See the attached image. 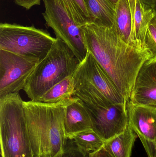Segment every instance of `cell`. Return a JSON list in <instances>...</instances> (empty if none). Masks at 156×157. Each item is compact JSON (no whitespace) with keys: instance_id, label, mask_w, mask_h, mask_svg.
Returning <instances> with one entry per match:
<instances>
[{"instance_id":"cell-1","label":"cell","mask_w":156,"mask_h":157,"mask_svg":"<svg viewBox=\"0 0 156 157\" xmlns=\"http://www.w3.org/2000/svg\"><path fill=\"white\" fill-rule=\"evenodd\" d=\"M85 45L128 102L139 71L152 59L144 44L130 45L122 40L114 27L88 24L81 27Z\"/></svg>"},{"instance_id":"cell-2","label":"cell","mask_w":156,"mask_h":157,"mask_svg":"<svg viewBox=\"0 0 156 157\" xmlns=\"http://www.w3.org/2000/svg\"><path fill=\"white\" fill-rule=\"evenodd\" d=\"M72 98L54 103L24 101L34 157H53L64 150L68 139L64 128L65 109Z\"/></svg>"},{"instance_id":"cell-3","label":"cell","mask_w":156,"mask_h":157,"mask_svg":"<svg viewBox=\"0 0 156 157\" xmlns=\"http://www.w3.org/2000/svg\"><path fill=\"white\" fill-rule=\"evenodd\" d=\"M80 63L67 45L56 38L50 51L28 78L24 91L31 101H38L54 85L72 75Z\"/></svg>"},{"instance_id":"cell-4","label":"cell","mask_w":156,"mask_h":157,"mask_svg":"<svg viewBox=\"0 0 156 157\" xmlns=\"http://www.w3.org/2000/svg\"><path fill=\"white\" fill-rule=\"evenodd\" d=\"M73 77L75 97L86 104L107 106L127 103L107 73L88 52Z\"/></svg>"},{"instance_id":"cell-5","label":"cell","mask_w":156,"mask_h":157,"mask_svg":"<svg viewBox=\"0 0 156 157\" xmlns=\"http://www.w3.org/2000/svg\"><path fill=\"white\" fill-rule=\"evenodd\" d=\"M24 102L19 93L0 99L2 157H34L26 122Z\"/></svg>"},{"instance_id":"cell-6","label":"cell","mask_w":156,"mask_h":157,"mask_svg":"<svg viewBox=\"0 0 156 157\" xmlns=\"http://www.w3.org/2000/svg\"><path fill=\"white\" fill-rule=\"evenodd\" d=\"M56 38L46 30L16 24H0V50L41 61Z\"/></svg>"},{"instance_id":"cell-7","label":"cell","mask_w":156,"mask_h":157,"mask_svg":"<svg viewBox=\"0 0 156 157\" xmlns=\"http://www.w3.org/2000/svg\"><path fill=\"white\" fill-rule=\"evenodd\" d=\"M43 1L45 11L42 15L46 26L53 29L56 38L66 43L81 62L88 53L81 27L70 17L58 0Z\"/></svg>"},{"instance_id":"cell-8","label":"cell","mask_w":156,"mask_h":157,"mask_svg":"<svg viewBox=\"0 0 156 157\" xmlns=\"http://www.w3.org/2000/svg\"><path fill=\"white\" fill-rule=\"evenodd\" d=\"M37 60L0 50V99L24 90Z\"/></svg>"},{"instance_id":"cell-9","label":"cell","mask_w":156,"mask_h":157,"mask_svg":"<svg viewBox=\"0 0 156 157\" xmlns=\"http://www.w3.org/2000/svg\"><path fill=\"white\" fill-rule=\"evenodd\" d=\"M85 105L90 116L93 130L105 142L123 132L128 126L127 104Z\"/></svg>"},{"instance_id":"cell-10","label":"cell","mask_w":156,"mask_h":157,"mask_svg":"<svg viewBox=\"0 0 156 157\" xmlns=\"http://www.w3.org/2000/svg\"><path fill=\"white\" fill-rule=\"evenodd\" d=\"M129 125L141 140L147 157H156V106L127 103Z\"/></svg>"},{"instance_id":"cell-11","label":"cell","mask_w":156,"mask_h":157,"mask_svg":"<svg viewBox=\"0 0 156 157\" xmlns=\"http://www.w3.org/2000/svg\"><path fill=\"white\" fill-rule=\"evenodd\" d=\"M128 101L156 106V59L148 60L141 67Z\"/></svg>"},{"instance_id":"cell-12","label":"cell","mask_w":156,"mask_h":157,"mask_svg":"<svg viewBox=\"0 0 156 157\" xmlns=\"http://www.w3.org/2000/svg\"><path fill=\"white\" fill-rule=\"evenodd\" d=\"M64 122L65 133L69 139H72L78 133L93 130L91 119L85 103L75 96L66 107Z\"/></svg>"},{"instance_id":"cell-13","label":"cell","mask_w":156,"mask_h":157,"mask_svg":"<svg viewBox=\"0 0 156 157\" xmlns=\"http://www.w3.org/2000/svg\"><path fill=\"white\" fill-rule=\"evenodd\" d=\"M114 27L118 36L125 43L130 45L141 44L134 40L132 17L129 0L118 1L115 6Z\"/></svg>"},{"instance_id":"cell-14","label":"cell","mask_w":156,"mask_h":157,"mask_svg":"<svg viewBox=\"0 0 156 157\" xmlns=\"http://www.w3.org/2000/svg\"><path fill=\"white\" fill-rule=\"evenodd\" d=\"M93 24L100 26H114L115 6L108 0H83Z\"/></svg>"},{"instance_id":"cell-15","label":"cell","mask_w":156,"mask_h":157,"mask_svg":"<svg viewBox=\"0 0 156 157\" xmlns=\"http://www.w3.org/2000/svg\"><path fill=\"white\" fill-rule=\"evenodd\" d=\"M137 136L128 124L123 132L105 142L103 147L113 157H131Z\"/></svg>"},{"instance_id":"cell-16","label":"cell","mask_w":156,"mask_h":157,"mask_svg":"<svg viewBox=\"0 0 156 157\" xmlns=\"http://www.w3.org/2000/svg\"><path fill=\"white\" fill-rule=\"evenodd\" d=\"M155 16L153 7L136 0L133 21V35L135 42L144 44L149 25Z\"/></svg>"},{"instance_id":"cell-17","label":"cell","mask_w":156,"mask_h":157,"mask_svg":"<svg viewBox=\"0 0 156 157\" xmlns=\"http://www.w3.org/2000/svg\"><path fill=\"white\" fill-rule=\"evenodd\" d=\"M73 75L54 85L38 101L46 103H56L74 97L75 90Z\"/></svg>"},{"instance_id":"cell-18","label":"cell","mask_w":156,"mask_h":157,"mask_svg":"<svg viewBox=\"0 0 156 157\" xmlns=\"http://www.w3.org/2000/svg\"><path fill=\"white\" fill-rule=\"evenodd\" d=\"M70 17L79 27L93 24L83 0H58Z\"/></svg>"},{"instance_id":"cell-19","label":"cell","mask_w":156,"mask_h":157,"mask_svg":"<svg viewBox=\"0 0 156 157\" xmlns=\"http://www.w3.org/2000/svg\"><path fill=\"white\" fill-rule=\"evenodd\" d=\"M72 139L81 149L89 155L102 148L105 144L104 140L93 130L78 133Z\"/></svg>"},{"instance_id":"cell-20","label":"cell","mask_w":156,"mask_h":157,"mask_svg":"<svg viewBox=\"0 0 156 157\" xmlns=\"http://www.w3.org/2000/svg\"><path fill=\"white\" fill-rule=\"evenodd\" d=\"M144 44L151 55L156 59V16L150 23L144 40Z\"/></svg>"},{"instance_id":"cell-21","label":"cell","mask_w":156,"mask_h":157,"mask_svg":"<svg viewBox=\"0 0 156 157\" xmlns=\"http://www.w3.org/2000/svg\"><path fill=\"white\" fill-rule=\"evenodd\" d=\"M53 157H89V155L81 149L73 139H68L63 151Z\"/></svg>"},{"instance_id":"cell-22","label":"cell","mask_w":156,"mask_h":157,"mask_svg":"<svg viewBox=\"0 0 156 157\" xmlns=\"http://www.w3.org/2000/svg\"><path fill=\"white\" fill-rule=\"evenodd\" d=\"M15 3L27 10H29L34 6L39 5L41 0H13Z\"/></svg>"},{"instance_id":"cell-23","label":"cell","mask_w":156,"mask_h":157,"mask_svg":"<svg viewBox=\"0 0 156 157\" xmlns=\"http://www.w3.org/2000/svg\"><path fill=\"white\" fill-rule=\"evenodd\" d=\"M89 157H113L106 150L104 147H103L100 150L95 153L89 155Z\"/></svg>"},{"instance_id":"cell-24","label":"cell","mask_w":156,"mask_h":157,"mask_svg":"<svg viewBox=\"0 0 156 157\" xmlns=\"http://www.w3.org/2000/svg\"><path fill=\"white\" fill-rule=\"evenodd\" d=\"M129 3H130L131 12H132V20L133 21L135 12L136 5V0H129Z\"/></svg>"},{"instance_id":"cell-25","label":"cell","mask_w":156,"mask_h":157,"mask_svg":"<svg viewBox=\"0 0 156 157\" xmlns=\"http://www.w3.org/2000/svg\"><path fill=\"white\" fill-rule=\"evenodd\" d=\"M143 3L153 7L156 4V0H139Z\"/></svg>"},{"instance_id":"cell-26","label":"cell","mask_w":156,"mask_h":157,"mask_svg":"<svg viewBox=\"0 0 156 157\" xmlns=\"http://www.w3.org/2000/svg\"><path fill=\"white\" fill-rule=\"evenodd\" d=\"M108 1H110L111 3H112L115 6L119 0H108Z\"/></svg>"},{"instance_id":"cell-27","label":"cell","mask_w":156,"mask_h":157,"mask_svg":"<svg viewBox=\"0 0 156 157\" xmlns=\"http://www.w3.org/2000/svg\"><path fill=\"white\" fill-rule=\"evenodd\" d=\"M153 8H154V11L155 13L156 16V4L153 7Z\"/></svg>"}]
</instances>
